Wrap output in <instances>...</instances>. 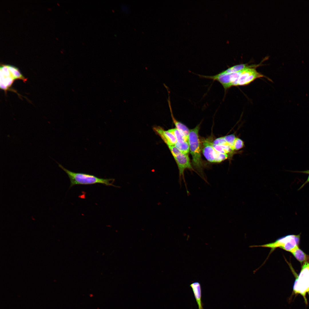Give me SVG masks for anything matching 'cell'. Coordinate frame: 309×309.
<instances>
[{"instance_id": "obj_11", "label": "cell", "mask_w": 309, "mask_h": 309, "mask_svg": "<svg viewBox=\"0 0 309 309\" xmlns=\"http://www.w3.org/2000/svg\"><path fill=\"white\" fill-rule=\"evenodd\" d=\"M190 286L191 288L194 297L198 306V309H204L202 301V290L201 284L198 282L192 283Z\"/></svg>"}, {"instance_id": "obj_7", "label": "cell", "mask_w": 309, "mask_h": 309, "mask_svg": "<svg viewBox=\"0 0 309 309\" xmlns=\"http://www.w3.org/2000/svg\"><path fill=\"white\" fill-rule=\"evenodd\" d=\"M203 154L207 160L211 162L220 163L230 157L227 154L221 153L213 147L212 143L205 140L203 143Z\"/></svg>"}, {"instance_id": "obj_2", "label": "cell", "mask_w": 309, "mask_h": 309, "mask_svg": "<svg viewBox=\"0 0 309 309\" xmlns=\"http://www.w3.org/2000/svg\"><path fill=\"white\" fill-rule=\"evenodd\" d=\"M199 125L189 130L188 143L189 151L192 157L193 166L199 173L201 177L206 182V179L203 173V164L201 155V144L199 138Z\"/></svg>"}, {"instance_id": "obj_4", "label": "cell", "mask_w": 309, "mask_h": 309, "mask_svg": "<svg viewBox=\"0 0 309 309\" xmlns=\"http://www.w3.org/2000/svg\"><path fill=\"white\" fill-rule=\"evenodd\" d=\"M22 75L18 69L9 65H2L0 68V88L6 91L11 87L14 80L21 79Z\"/></svg>"}, {"instance_id": "obj_10", "label": "cell", "mask_w": 309, "mask_h": 309, "mask_svg": "<svg viewBox=\"0 0 309 309\" xmlns=\"http://www.w3.org/2000/svg\"><path fill=\"white\" fill-rule=\"evenodd\" d=\"M168 98L167 99L168 105L170 109L171 117L173 122L176 127V128L182 133L185 137L188 139L189 130L188 128L184 124L181 122L177 121L175 118L173 113L172 108L170 101V92L167 90Z\"/></svg>"}, {"instance_id": "obj_12", "label": "cell", "mask_w": 309, "mask_h": 309, "mask_svg": "<svg viewBox=\"0 0 309 309\" xmlns=\"http://www.w3.org/2000/svg\"><path fill=\"white\" fill-rule=\"evenodd\" d=\"M290 252L301 264H304L308 263L309 261V255L300 249L298 246H296Z\"/></svg>"}, {"instance_id": "obj_6", "label": "cell", "mask_w": 309, "mask_h": 309, "mask_svg": "<svg viewBox=\"0 0 309 309\" xmlns=\"http://www.w3.org/2000/svg\"><path fill=\"white\" fill-rule=\"evenodd\" d=\"M260 64L253 65L251 67L242 70L233 86L247 85L257 78H266L256 70V68L258 67Z\"/></svg>"}, {"instance_id": "obj_16", "label": "cell", "mask_w": 309, "mask_h": 309, "mask_svg": "<svg viewBox=\"0 0 309 309\" xmlns=\"http://www.w3.org/2000/svg\"><path fill=\"white\" fill-rule=\"evenodd\" d=\"M168 146L173 157L182 153L175 145Z\"/></svg>"}, {"instance_id": "obj_9", "label": "cell", "mask_w": 309, "mask_h": 309, "mask_svg": "<svg viewBox=\"0 0 309 309\" xmlns=\"http://www.w3.org/2000/svg\"><path fill=\"white\" fill-rule=\"evenodd\" d=\"M153 129L155 132L159 136L168 146L175 145L177 142L174 135L168 130H165L161 127L155 126Z\"/></svg>"}, {"instance_id": "obj_17", "label": "cell", "mask_w": 309, "mask_h": 309, "mask_svg": "<svg viewBox=\"0 0 309 309\" xmlns=\"http://www.w3.org/2000/svg\"><path fill=\"white\" fill-rule=\"evenodd\" d=\"M293 172L296 173H302L306 174H307L308 175V177L306 181L304 183L301 185L300 188L298 189V190L302 189L306 184L309 183V170H307L303 171H292Z\"/></svg>"}, {"instance_id": "obj_14", "label": "cell", "mask_w": 309, "mask_h": 309, "mask_svg": "<svg viewBox=\"0 0 309 309\" xmlns=\"http://www.w3.org/2000/svg\"><path fill=\"white\" fill-rule=\"evenodd\" d=\"M175 146L182 154H189V147L188 142L185 141L181 142H177Z\"/></svg>"}, {"instance_id": "obj_3", "label": "cell", "mask_w": 309, "mask_h": 309, "mask_svg": "<svg viewBox=\"0 0 309 309\" xmlns=\"http://www.w3.org/2000/svg\"><path fill=\"white\" fill-rule=\"evenodd\" d=\"M300 235H289L279 238L274 242L259 245H253L250 247H262L271 248L269 255L276 248L279 247L286 251L290 252L298 246L300 241Z\"/></svg>"}, {"instance_id": "obj_13", "label": "cell", "mask_w": 309, "mask_h": 309, "mask_svg": "<svg viewBox=\"0 0 309 309\" xmlns=\"http://www.w3.org/2000/svg\"><path fill=\"white\" fill-rule=\"evenodd\" d=\"M253 65H248L247 64L237 65L230 67L222 71L225 73H232L240 72L247 68L251 67Z\"/></svg>"}, {"instance_id": "obj_8", "label": "cell", "mask_w": 309, "mask_h": 309, "mask_svg": "<svg viewBox=\"0 0 309 309\" xmlns=\"http://www.w3.org/2000/svg\"><path fill=\"white\" fill-rule=\"evenodd\" d=\"M174 158L176 162L179 170V183L181 185L182 180L184 181L186 186L187 191L188 193L189 192L187 189L184 178V172L187 169L194 171L190 162L189 155L181 153Z\"/></svg>"}, {"instance_id": "obj_15", "label": "cell", "mask_w": 309, "mask_h": 309, "mask_svg": "<svg viewBox=\"0 0 309 309\" xmlns=\"http://www.w3.org/2000/svg\"><path fill=\"white\" fill-rule=\"evenodd\" d=\"M169 131L173 134L175 136L177 142L187 141L188 142V139L181 133L176 128L169 130Z\"/></svg>"}, {"instance_id": "obj_5", "label": "cell", "mask_w": 309, "mask_h": 309, "mask_svg": "<svg viewBox=\"0 0 309 309\" xmlns=\"http://www.w3.org/2000/svg\"><path fill=\"white\" fill-rule=\"evenodd\" d=\"M295 293H299L304 297L309 291V263L304 264L298 276L296 278L293 286Z\"/></svg>"}, {"instance_id": "obj_1", "label": "cell", "mask_w": 309, "mask_h": 309, "mask_svg": "<svg viewBox=\"0 0 309 309\" xmlns=\"http://www.w3.org/2000/svg\"><path fill=\"white\" fill-rule=\"evenodd\" d=\"M58 164V166L67 174L70 181V188L77 185H91L100 183L106 186H112L119 187L113 184L115 179H114L99 178L95 176L83 173H75L65 168L61 165L54 160Z\"/></svg>"}]
</instances>
